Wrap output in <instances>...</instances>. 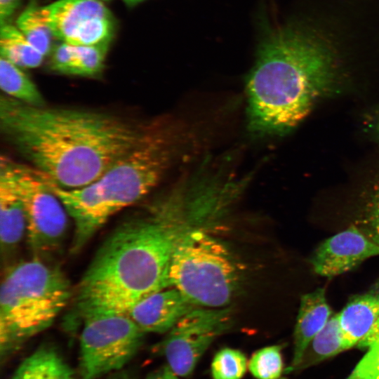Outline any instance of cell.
<instances>
[{"label":"cell","mask_w":379,"mask_h":379,"mask_svg":"<svg viewBox=\"0 0 379 379\" xmlns=\"http://www.w3.org/2000/svg\"><path fill=\"white\" fill-rule=\"evenodd\" d=\"M248 366L256 379H280L284 367L281 346L274 345L258 350Z\"/></svg>","instance_id":"cell-22"},{"label":"cell","mask_w":379,"mask_h":379,"mask_svg":"<svg viewBox=\"0 0 379 379\" xmlns=\"http://www.w3.org/2000/svg\"><path fill=\"white\" fill-rule=\"evenodd\" d=\"M338 315L347 342L357 347L379 321V281L351 298Z\"/></svg>","instance_id":"cell-15"},{"label":"cell","mask_w":379,"mask_h":379,"mask_svg":"<svg viewBox=\"0 0 379 379\" xmlns=\"http://www.w3.org/2000/svg\"><path fill=\"white\" fill-rule=\"evenodd\" d=\"M72 292L63 272L41 258L12 266L0 291L1 354L48 328L72 298Z\"/></svg>","instance_id":"cell-5"},{"label":"cell","mask_w":379,"mask_h":379,"mask_svg":"<svg viewBox=\"0 0 379 379\" xmlns=\"http://www.w3.org/2000/svg\"><path fill=\"white\" fill-rule=\"evenodd\" d=\"M345 379H379V336Z\"/></svg>","instance_id":"cell-26"},{"label":"cell","mask_w":379,"mask_h":379,"mask_svg":"<svg viewBox=\"0 0 379 379\" xmlns=\"http://www.w3.org/2000/svg\"><path fill=\"white\" fill-rule=\"evenodd\" d=\"M375 132L377 139L379 140V115L375 124Z\"/></svg>","instance_id":"cell-31"},{"label":"cell","mask_w":379,"mask_h":379,"mask_svg":"<svg viewBox=\"0 0 379 379\" xmlns=\"http://www.w3.org/2000/svg\"><path fill=\"white\" fill-rule=\"evenodd\" d=\"M187 130L171 118L145 124L136 144L91 183L63 189L48 180L73 220L71 253H78L115 213L147 195L180 157Z\"/></svg>","instance_id":"cell-4"},{"label":"cell","mask_w":379,"mask_h":379,"mask_svg":"<svg viewBox=\"0 0 379 379\" xmlns=\"http://www.w3.org/2000/svg\"><path fill=\"white\" fill-rule=\"evenodd\" d=\"M359 222L360 227L379 244V177L366 194Z\"/></svg>","instance_id":"cell-25"},{"label":"cell","mask_w":379,"mask_h":379,"mask_svg":"<svg viewBox=\"0 0 379 379\" xmlns=\"http://www.w3.org/2000/svg\"><path fill=\"white\" fill-rule=\"evenodd\" d=\"M338 45L310 21L267 34L246 79L248 130L257 137L284 135L337 90L344 73Z\"/></svg>","instance_id":"cell-3"},{"label":"cell","mask_w":379,"mask_h":379,"mask_svg":"<svg viewBox=\"0 0 379 379\" xmlns=\"http://www.w3.org/2000/svg\"><path fill=\"white\" fill-rule=\"evenodd\" d=\"M77 58V46L62 41L51 54L50 68L56 72L70 75Z\"/></svg>","instance_id":"cell-27"},{"label":"cell","mask_w":379,"mask_h":379,"mask_svg":"<svg viewBox=\"0 0 379 379\" xmlns=\"http://www.w3.org/2000/svg\"><path fill=\"white\" fill-rule=\"evenodd\" d=\"M1 56L20 68H35L41 65L44 55L36 49L16 26L1 25Z\"/></svg>","instance_id":"cell-19"},{"label":"cell","mask_w":379,"mask_h":379,"mask_svg":"<svg viewBox=\"0 0 379 379\" xmlns=\"http://www.w3.org/2000/svg\"><path fill=\"white\" fill-rule=\"evenodd\" d=\"M111 41L93 46H76L77 58L70 75L93 77L103 69Z\"/></svg>","instance_id":"cell-24"},{"label":"cell","mask_w":379,"mask_h":379,"mask_svg":"<svg viewBox=\"0 0 379 379\" xmlns=\"http://www.w3.org/2000/svg\"><path fill=\"white\" fill-rule=\"evenodd\" d=\"M228 307H196L184 315L168 332L161 350L167 366L179 377H187L202 355L231 326Z\"/></svg>","instance_id":"cell-9"},{"label":"cell","mask_w":379,"mask_h":379,"mask_svg":"<svg viewBox=\"0 0 379 379\" xmlns=\"http://www.w3.org/2000/svg\"><path fill=\"white\" fill-rule=\"evenodd\" d=\"M26 234V220L17 192L11 159L1 157L0 162V241L2 255L11 253Z\"/></svg>","instance_id":"cell-12"},{"label":"cell","mask_w":379,"mask_h":379,"mask_svg":"<svg viewBox=\"0 0 379 379\" xmlns=\"http://www.w3.org/2000/svg\"><path fill=\"white\" fill-rule=\"evenodd\" d=\"M11 379H74V375L57 350L46 345L26 357Z\"/></svg>","instance_id":"cell-16"},{"label":"cell","mask_w":379,"mask_h":379,"mask_svg":"<svg viewBox=\"0 0 379 379\" xmlns=\"http://www.w3.org/2000/svg\"><path fill=\"white\" fill-rule=\"evenodd\" d=\"M112 16L96 17L79 26L64 42L74 46H93L112 40Z\"/></svg>","instance_id":"cell-21"},{"label":"cell","mask_w":379,"mask_h":379,"mask_svg":"<svg viewBox=\"0 0 379 379\" xmlns=\"http://www.w3.org/2000/svg\"><path fill=\"white\" fill-rule=\"evenodd\" d=\"M350 348L352 347L343 331L338 314L333 315L310 343L295 371L315 366Z\"/></svg>","instance_id":"cell-17"},{"label":"cell","mask_w":379,"mask_h":379,"mask_svg":"<svg viewBox=\"0 0 379 379\" xmlns=\"http://www.w3.org/2000/svg\"><path fill=\"white\" fill-rule=\"evenodd\" d=\"M331 316L324 288H319L302 296L294 329L293 354L289 372L295 370L310 343Z\"/></svg>","instance_id":"cell-13"},{"label":"cell","mask_w":379,"mask_h":379,"mask_svg":"<svg viewBox=\"0 0 379 379\" xmlns=\"http://www.w3.org/2000/svg\"><path fill=\"white\" fill-rule=\"evenodd\" d=\"M194 307L178 289L168 286L140 301L127 314L145 333H163Z\"/></svg>","instance_id":"cell-11"},{"label":"cell","mask_w":379,"mask_h":379,"mask_svg":"<svg viewBox=\"0 0 379 379\" xmlns=\"http://www.w3.org/2000/svg\"><path fill=\"white\" fill-rule=\"evenodd\" d=\"M145 126L106 112L34 106L1 95L5 140L63 189L95 181L136 144Z\"/></svg>","instance_id":"cell-2"},{"label":"cell","mask_w":379,"mask_h":379,"mask_svg":"<svg viewBox=\"0 0 379 379\" xmlns=\"http://www.w3.org/2000/svg\"><path fill=\"white\" fill-rule=\"evenodd\" d=\"M11 163L25 211L28 245L34 256L41 258L62 246L69 215L43 173L31 166Z\"/></svg>","instance_id":"cell-8"},{"label":"cell","mask_w":379,"mask_h":379,"mask_svg":"<svg viewBox=\"0 0 379 379\" xmlns=\"http://www.w3.org/2000/svg\"><path fill=\"white\" fill-rule=\"evenodd\" d=\"M16 27L30 44L44 56L51 49L54 37L41 11V6L32 3L18 16Z\"/></svg>","instance_id":"cell-20"},{"label":"cell","mask_w":379,"mask_h":379,"mask_svg":"<svg viewBox=\"0 0 379 379\" xmlns=\"http://www.w3.org/2000/svg\"><path fill=\"white\" fill-rule=\"evenodd\" d=\"M176 375L167 365L153 371L145 379H178Z\"/></svg>","instance_id":"cell-29"},{"label":"cell","mask_w":379,"mask_h":379,"mask_svg":"<svg viewBox=\"0 0 379 379\" xmlns=\"http://www.w3.org/2000/svg\"><path fill=\"white\" fill-rule=\"evenodd\" d=\"M241 279L239 264L225 244L199 228L182 234L171 258L168 283L193 305L228 307Z\"/></svg>","instance_id":"cell-6"},{"label":"cell","mask_w":379,"mask_h":379,"mask_svg":"<svg viewBox=\"0 0 379 379\" xmlns=\"http://www.w3.org/2000/svg\"><path fill=\"white\" fill-rule=\"evenodd\" d=\"M378 255L379 244L360 227L352 225L321 243L310 263L317 274L332 277Z\"/></svg>","instance_id":"cell-10"},{"label":"cell","mask_w":379,"mask_h":379,"mask_svg":"<svg viewBox=\"0 0 379 379\" xmlns=\"http://www.w3.org/2000/svg\"><path fill=\"white\" fill-rule=\"evenodd\" d=\"M0 87L8 97L25 104L44 106L42 94L32 80L6 58H0Z\"/></svg>","instance_id":"cell-18"},{"label":"cell","mask_w":379,"mask_h":379,"mask_svg":"<svg viewBox=\"0 0 379 379\" xmlns=\"http://www.w3.org/2000/svg\"><path fill=\"white\" fill-rule=\"evenodd\" d=\"M41 11L54 37L62 41L88 20L112 16L100 0H58L41 6Z\"/></svg>","instance_id":"cell-14"},{"label":"cell","mask_w":379,"mask_h":379,"mask_svg":"<svg viewBox=\"0 0 379 379\" xmlns=\"http://www.w3.org/2000/svg\"><path fill=\"white\" fill-rule=\"evenodd\" d=\"M247 359L239 350L223 348L214 356L211 363L213 379H241L247 368Z\"/></svg>","instance_id":"cell-23"},{"label":"cell","mask_w":379,"mask_h":379,"mask_svg":"<svg viewBox=\"0 0 379 379\" xmlns=\"http://www.w3.org/2000/svg\"><path fill=\"white\" fill-rule=\"evenodd\" d=\"M100 1H108V0H100Z\"/></svg>","instance_id":"cell-32"},{"label":"cell","mask_w":379,"mask_h":379,"mask_svg":"<svg viewBox=\"0 0 379 379\" xmlns=\"http://www.w3.org/2000/svg\"><path fill=\"white\" fill-rule=\"evenodd\" d=\"M128 6L136 5L145 0H122Z\"/></svg>","instance_id":"cell-30"},{"label":"cell","mask_w":379,"mask_h":379,"mask_svg":"<svg viewBox=\"0 0 379 379\" xmlns=\"http://www.w3.org/2000/svg\"><path fill=\"white\" fill-rule=\"evenodd\" d=\"M190 199L189 193L176 185L109 233L77 286L67 328L81 326L95 315L128 314L144 298L169 286L173 251L190 227L182 220Z\"/></svg>","instance_id":"cell-1"},{"label":"cell","mask_w":379,"mask_h":379,"mask_svg":"<svg viewBox=\"0 0 379 379\" xmlns=\"http://www.w3.org/2000/svg\"><path fill=\"white\" fill-rule=\"evenodd\" d=\"M20 0H0L1 25L7 23V20L13 14L19 6Z\"/></svg>","instance_id":"cell-28"},{"label":"cell","mask_w":379,"mask_h":379,"mask_svg":"<svg viewBox=\"0 0 379 379\" xmlns=\"http://www.w3.org/2000/svg\"><path fill=\"white\" fill-rule=\"evenodd\" d=\"M81 326L78 379H98L122 368L145 333L127 314L93 316Z\"/></svg>","instance_id":"cell-7"}]
</instances>
